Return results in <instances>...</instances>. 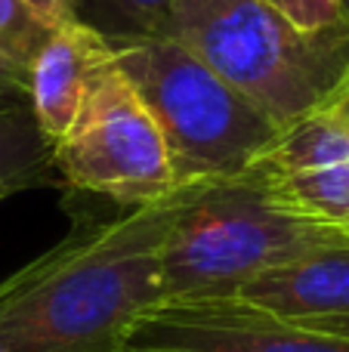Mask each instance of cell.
<instances>
[{"instance_id":"obj_1","label":"cell","mask_w":349,"mask_h":352,"mask_svg":"<svg viewBox=\"0 0 349 352\" xmlns=\"http://www.w3.org/2000/svg\"><path fill=\"white\" fill-rule=\"evenodd\" d=\"M183 188L109 217L74 213L59 244L0 281V352H127L133 322L161 303Z\"/></svg>"},{"instance_id":"obj_2","label":"cell","mask_w":349,"mask_h":352,"mask_svg":"<svg viewBox=\"0 0 349 352\" xmlns=\"http://www.w3.org/2000/svg\"><path fill=\"white\" fill-rule=\"evenodd\" d=\"M349 241V232L297 213L260 167L183 188L164 248L161 303L232 300L251 278L303 254Z\"/></svg>"},{"instance_id":"obj_3","label":"cell","mask_w":349,"mask_h":352,"mask_svg":"<svg viewBox=\"0 0 349 352\" xmlns=\"http://www.w3.org/2000/svg\"><path fill=\"white\" fill-rule=\"evenodd\" d=\"M158 34L192 50L278 130L325 109L349 68V25L300 31L263 0H177Z\"/></svg>"},{"instance_id":"obj_4","label":"cell","mask_w":349,"mask_h":352,"mask_svg":"<svg viewBox=\"0 0 349 352\" xmlns=\"http://www.w3.org/2000/svg\"><path fill=\"white\" fill-rule=\"evenodd\" d=\"M115 65L155 115L179 186L229 179L266 158L282 130L167 34L109 41Z\"/></svg>"},{"instance_id":"obj_5","label":"cell","mask_w":349,"mask_h":352,"mask_svg":"<svg viewBox=\"0 0 349 352\" xmlns=\"http://www.w3.org/2000/svg\"><path fill=\"white\" fill-rule=\"evenodd\" d=\"M53 170L59 186L115 207L152 204L183 188L158 121L117 65L99 78L65 136L53 142Z\"/></svg>"},{"instance_id":"obj_6","label":"cell","mask_w":349,"mask_h":352,"mask_svg":"<svg viewBox=\"0 0 349 352\" xmlns=\"http://www.w3.org/2000/svg\"><path fill=\"white\" fill-rule=\"evenodd\" d=\"M127 352H349V337L309 331L245 300H183L142 312Z\"/></svg>"},{"instance_id":"obj_7","label":"cell","mask_w":349,"mask_h":352,"mask_svg":"<svg viewBox=\"0 0 349 352\" xmlns=\"http://www.w3.org/2000/svg\"><path fill=\"white\" fill-rule=\"evenodd\" d=\"M111 65V43L74 19L62 22L37 50L28 62V105L49 146L65 136L93 87Z\"/></svg>"},{"instance_id":"obj_8","label":"cell","mask_w":349,"mask_h":352,"mask_svg":"<svg viewBox=\"0 0 349 352\" xmlns=\"http://www.w3.org/2000/svg\"><path fill=\"white\" fill-rule=\"evenodd\" d=\"M238 300L300 328L349 318V241L266 269L241 287Z\"/></svg>"},{"instance_id":"obj_9","label":"cell","mask_w":349,"mask_h":352,"mask_svg":"<svg viewBox=\"0 0 349 352\" xmlns=\"http://www.w3.org/2000/svg\"><path fill=\"white\" fill-rule=\"evenodd\" d=\"M59 186L53 170V146L41 133L31 105L0 109V201L28 188Z\"/></svg>"},{"instance_id":"obj_10","label":"cell","mask_w":349,"mask_h":352,"mask_svg":"<svg viewBox=\"0 0 349 352\" xmlns=\"http://www.w3.org/2000/svg\"><path fill=\"white\" fill-rule=\"evenodd\" d=\"M177 0H68L74 22L93 28L105 41L158 34Z\"/></svg>"},{"instance_id":"obj_11","label":"cell","mask_w":349,"mask_h":352,"mask_svg":"<svg viewBox=\"0 0 349 352\" xmlns=\"http://www.w3.org/2000/svg\"><path fill=\"white\" fill-rule=\"evenodd\" d=\"M56 28L59 25H49L25 0H0V50L19 65L28 68Z\"/></svg>"},{"instance_id":"obj_12","label":"cell","mask_w":349,"mask_h":352,"mask_svg":"<svg viewBox=\"0 0 349 352\" xmlns=\"http://www.w3.org/2000/svg\"><path fill=\"white\" fill-rule=\"evenodd\" d=\"M275 12H282L288 22H294L300 31H334L349 25V16L344 12L340 0H263Z\"/></svg>"},{"instance_id":"obj_13","label":"cell","mask_w":349,"mask_h":352,"mask_svg":"<svg viewBox=\"0 0 349 352\" xmlns=\"http://www.w3.org/2000/svg\"><path fill=\"white\" fill-rule=\"evenodd\" d=\"M28 102V68L0 50V109Z\"/></svg>"},{"instance_id":"obj_14","label":"cell","mask_w":349,"mask_h":352,"mask_svg":"<svg viewBox=\"0 0 349 352\" xmlns=\"http://www.w3.org/2000/svg\"><path fill=\"white\" fill-rule=\"evenodd\" d=\"M25 3H28L37 16L47 19L49 25H62V22L71 19V12H68V0H25Z\"/></svg>"},{"instance_id":"obj_15","label":"cell","mask_w":349,"mask_h":352,"mask_svg":"<svg viewBox=\"0 0 349 352\" xmlns=\"http://www.w3.org/2000/svg\"><path fill=\"white\" fill-rule=\"evenodd\" d=\"M325 109L328 111H334V115L340 118V121L349 127V68H346V74H344V80L337 84V90L328 96V102H325Z\"/></svg>"},{"instance_id":"obj_16","label":"cell","mask_w":349,"mask_h":352,"mask_svg":"<svg viewBox=\"0 0 349 352\" xmlns=\"http://www.w3.org/2000/svg\"><path fill=\"white\" fill-rule=\"evenodd\" d=\"M309 331H325V334H337V337H349V318H334V322H322Z\"/></svg>"},{"instance_id":"obj_17","label":"cell","mask_w":349,"mask_h":352,"mask_svg":"<svg viewBox=\"0 0 349 352\" xmlns=\"http://www.w3.org/2000/svg\"><path fill=\"white\" fill-rule=\"evenodd\" d=\"M340 3H344V12H346V16H349V0H340Z\"/></svg>"}]
</instances>
